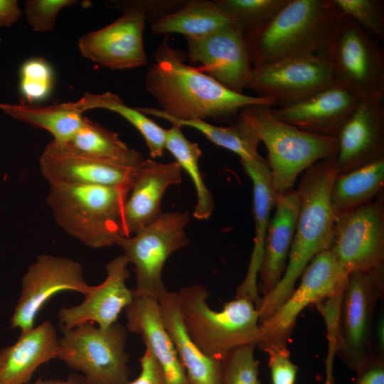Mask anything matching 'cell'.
<instances>
[{
    "label": "cell",
    "mask_w": 384,
    "mask_h": 384,
    "mask_svg": "<svg viewBox=\"0 0 384 384\" xmlns=\"http://www.w3.org/2000/svg\"><path fill=\"white\" fill-rule=\"evenodd\" d=\"M145 75V87L164 115L178 120L226 119L252 105H275L269 97L232 91L184 62L179 50L164 39Z\"/></svg>",
    "instance_id": "cell-1"
},
{
    "label": "cell",
    "mask_w": 384,
    "mask_h": 384,
    "mask_svg": "<svg viewBox=\"0 0 384 384\" xmlns=\"http://www.w3.org/2000/svg\"><path fill=\"white\" fill-rule=\"evenodd\" d=\"M336 175L332 157L314 163L302 173L297 189L299 212L287 267L277 284L260 299L257 307L260 323L291 295L310 261L329 249L336 218L330 195Z\"/></svg>",
    "instance_id": "cell-2"
},
{
    "label": "cell",
    "mask_w": 384,
    "mask_h": 384,
    "mask_svg": "<svg viewBox=\"0 0 384 384\" xmlns=\"http://www.w3.org/2000/svg\"><path fill=\"white\" fill-rule=\"evenodd\" d=\"M343 16L334 0H288L268 22L245 34L253 67L324 54Z\"/></svg>",
    "instance_id": "cell-3"
},
{
    "label": "cell",
    "mask_w": 384,
    "mask_h": 384,
    "mask_svg": "<svg viewBox=\"0 0 384 384\" xmlns=\"http://www.w3.org/2000/svg\"><path fill=\"white\" fill-rule=\"evenodd\" d=\"M131 188L87 184L49 185L47 204L54 220L85 245L100 249L124 237L123 212Z\"/></svg>",
    "instance_id": "cell-4"
},
{
    "label": "cell",
    "mask_w": 384,
    "mask_h": 384,
    "mask_svg": "<svg viewBox=\"0 0 384 384\" xmlns=\"http://www.w3.org/2000/svg\"><path fill=\"white\" fill-rule=\"evenodd\" d=\"M178 292L184 326L198 348L208 357L223 361L234 350L260 340L255 304L245 297L226 302L221 311L207 303V289L193 284Z\"/></svg>",
    "instance_id": "cell-5"
},
{
    "label": "cell",
    "mask_w": 384,
    "mask_h": 384,
    "mask_svg": "<svg viewBox=\"0 0 384 384\" xmlns=\"http://www.w3.org/2000/svg\"><path fill=\"white\" fill-rule=\"evenodd\" d=\"M238 117L254 130L267 150L277 198L292 189L297 177L314 163L334 156L337 138L312 134L277 118L270 106L252 105Z\"/></svg>",
    "instance_id": "cell-6"
},
{
    "label": "cell",
    "mask_w": 384,
    "mask_h": 384,
    "mask_svg": "<svg viewBox=\"0 0 384 384\" xmlns=\"http://www.w3.org/2000/svg\"><path fill=\"white\" fill-rule=\"evenodd\" d=\"M62 331L57 358L80 372L87 384L128 383L126 327L118 322L107 328L87 322Z\"/></svg>",
    "instance_id": "cell-7"
},
{
    "label": "cell",
    "mask_w": 384,
    "mask_h": 384,
    "mask_svg": "<svg viewBox=\"0 0 384 384\" xmlns=\"http://www.w3.org/2000/svg\"><path fill=\"white\" fill-rule=\"evenodd\" d=\"M384 287V265L348 275L341 294L336 333V354L358 373L375 358L372 326Z\"/></svg>",
    "instance_id": "cell-8"
},
{
    "label": "cell",
    "mask_w": 384,
    "mask_h": 384,
    "mask_svg": "<svg viewBox=\"0 0 384 384\" xmlns=\"http://www.w3.org/2000/svg\"><path fill=\"white\" fill-rule=\"evenodd\" d=\"M188 212H169L129 237L117 242L135 272L134 296L149 297L159 300L167 291L162 271L167 259L174 252L188 244L186 228Z\"/></svg>",
    "instance_id": "cell-9"
},
{
    "label": "cell",
    "mask_w": 384,
    "mask_h": 384,
    "mask_svg": "<svg viewBox=\"0 0 384 384\" xmlns=\"http://www.w3.org/2000/svg\"><path fill=\"white\" fill-rule=\"evenodd\" d=\"M348 275L329 249L317 254L304 270L300 283L291 295L260 323V340L257 347L265 352L287 347L301 312L311 304L341 294Z\"/></svg>",
    "instance_id": "cell-10"
},
{
    "label": "cell",
    "mask_w": 384,
    "mask_h": 384,
    "mask_svg": "<svg viewBox=\"0 0 384 384\" xmlns=\"http://www.w3.org/2000/svg\"><path fill=\"white\" fill-rule=\"evenodd\" d=\"M337 80L365 101L384 98V52L363 28L343 16L324 53Z\"/></svg>",
    "instance_id": "cell-11"
},
{
    "label": "cell",
    "mask_w": 384,
    "mask_h": 384,
    "mask_svg": "<svg viewBox=\"0 0 384 384\" xmlns=\"http://www.w3.org/2000/svg\"><path fill=\"white\" fill-rule=\"evenodd\" d=\"M329 250L348 273L384 265V194L335 218Z\"/></svg>",
    "instance_id": "cell-12"
},
{
    "label": "cell",
    "mask_w": 384,
    "mask_h": 384,
    "mask_svg": "<svg viewBox=\"0 0 384 384\" xmlns=\"http://www.w3.org/2000/svg\"><path fill=\"white\" fill-rule=\"evenodd\" d=\"M122 14L111 23L87 33L78 41L82 56L110 70L144 66L148 59L143 34L147 21L135 0L112 1Z\"/></svg>",
    "instance_id": "cell-13"
},
{
    "label": "cell",
    "mask_w": 384,
    "mask_h": 384,
    "mask_svg": "<svg viewBox=\"0 0 384 384\" xmlns=\"http://www.w3.org/2000/svg\"><path fill=\"white\" fill-rule=\"evenodd\" d=\"M92 289L85 279L81 264L73 259L41 254L21 278V287L13 314L11 328L26 331L34 327L35 320L45 304L65 291L86 296Z\"/></svg>",
    "instance_id": "cell-14"
},
{
    "label": "cell",
    "mask_w": 384,
    "mask_h": 384,
    "mask_svg": "<svg viewBox=\"0 0 384 384\" xmlns=\"http://www.w3.org/2000/svg\"><path fill=\"white\" fill-rule=\"evenodd\" d=\"M328 58L321 53L253 67L246 88L279 107L295 102L336 82Z\"/></svg>",
    "instance_id": "cell-15"
},
{
    "label": "cell",
    "mask_w": 384,
    "mask_h": 384,
    "mask_svg": "<svg viewBox=\"0 0 384 384\" xmlns=\"http://www.w3.org/2000/svg\"><path fill=\"white\" fill-rule=\"evenodd\" d=\"M188 58L201 71L239 93L246 88L253 70L245 33L236 25L198 39L186 38Z\"/></svg>",
    "instance_id": "cell-16"
},
{
    "label": "cell",
    "mask_w": 384,
    "mask_h": 384,
    "mask_svg": "<svg viewBox=\"0 0 384 384\" xmlns=\"http://www.w3.org/2000/svg\"><path fill=\"white\" fill-rule=\"evenodd\" d=\"M361 101L353 90L337 81L301 100L272 109V112L300 129L336 137Z\"/></svg>",
    "instance_id": "cell-17"
},
{
    "label": "cell",
    "mask_w": 384,
    "mask_h": 384,
    "mask_svg": "<svg viewBox=\"0 0 384 384\" xmlns=\"http://www.w3.org/2000/svg\"><path fill=\"white\" fill-rule=\"evenodd\" d=\"M39 169L49 185L87 184L132 188L139 168L107 163L51 141L39 158Z\"/></svg>",
    "instance_id": "cell-18"
},
{
    "label": "cell",
    "mask_w": 384,
    "mask_h": 384,
    "mask_svg": "<svg viewBox=\"0 0 384 384\" xmlns=\"http://www.w3.org/2000/svg\"><path fill=\"white\" fill-rule=\"evenodd\" d=\"M128 264L123 255L110 260L106 265V277L101 284L92 286L81 303L59 310L61 329H71L87 322L107 328L116 323L134 298L133 289L127 286L129 277Z\"/></svg>",
    "instance_id": "cell-19"
},
{
    "label": "cell",
    "mask_w": 384,
    "mask_h": 384,
    "mask_svg": "<svg viewBox=\"0 0 384 384\" xmlns=\"http://www.w3.org/2000/svg\"><path fill=\"white\" fill-rule=\"evenodd\" d=\"M333 158L337 174L384 159L382 102L361 100L337 136Z\"/></svg>",
    "instance_id": "cell-20"
},
{
    "label": "cell",
    "mask_w": 384,
    "mask_h": 384,
    "mask_svg": "<svg viewBox=\"0 0 384 384\" xmlns=\"http://www.w3.org/2000/svg\"><path fill=\"white\" fill-rule=\"evenodd\" d=\"M182 181V169L176 161L161 163L144 159L139 167L123 212L124 237H129L156 220L166 189Z\"/></svg>",
    "instance_id": "cell-21"
},
{
    "label": "cell",
    "mask_w": 384,
    "mask_h": 384,
    "mask_svg": "<svg viewBox=\"0 0 384 384\" xmlns=\"http://www.w3.org/2000/svg\"><path fill=\"white\" fill-rule=\"evenodd\" d=\"M124 311L127 331L141 336L146 349L161 366L169 384H189L163 322L159 300L134 296Z\"/></svg>",
    "instance_id": "cell-22"
},
{
    "label": "cell",
    "mask_w": 384,
    "mask_h": 384,
    "mask_svg": "<svg viewBox=\"0 0 384 384\" xmlns=\"http://www.w3.org/2000/svg\"><path fill=\"white\" fill-rule=\"evenodd\" d=\"M240 161L252 183L255 238L247 271L244 280L237 289L235 297H247L257 306L261 299L257 288L258 272L262 263L270 214L272 208H275L277 196L272 187L271 171L266 160L262 157Z\"/></svg>",
    "instance_id": "cell-23"
},
{
    "label": "cell",
    "mask_w": 384,
    "mask_h": 384,
    "mask_svg": "<svg viewBox=\"0 0 384 384\" xmlns=\"http://www.w3.org/2000/svg\"><path fill=\"white\" fill-rule=\"evenodd\" d=\"M300 201L294 188L279 195L270 218L265 240L258 277L263 295L277 284L285 271L297 227Z\"/></svg>",
    "instance_id": "cell-24"
},
{
    "label": "cell",
    "mask_w": 384,
    "mask_h": 384,
    "mask_svg": "<svg viewBox=\"0 0 384 384\" xmlns=\"http://www.w3.org/2000/svg\"><path fill=\"white\" fill-rule=\"evenodd\" d=\"M59 338L50 320L20 333L0 349V384H27L38 368L57 358Z\"/></svg>",
    "instance_id": "cell-25"
},
{
    "label": "cell",
    "mask_w": 384,
    "mask_h": 384,
    "mask_svg": "<svg viewBox=\"0 0 384 384\" xmlns=\"http://www.w3.org/2000/svg\"><path fill=\"white\" fill-rule=\"evenodd\" d=\"M162 320L189 384H222L223 363L206 356L184 326L178 292L166 291L159 299Z\"/></svg>",
    "instance_id": "cell-26"
},
{
    "label": "cell",
    "mask_w": 384,
    "mask_h": 384,
    "mask_svg": "<svg viewBox=\"0 0 384 384\" xmlns=\"http://www.w3.org/2000/svg\"><path fill=\"white\" fill-rule=\"evenodd\" d=\"M231 25H236L235 20L214 1L189 0L177 11L151 21L150 30L155 35L180 33L198 39Z\"/></svg>",
    "instance_id": "cell-27"
},
{
    "label": "cell",
    "mask_w": 384,
    "mask_h": 384,
    "mask_svg": "<svg viewBox=\"0 0 384 384\" xmlns=\"http://www.w3.org/2000/svg\"><path fill=\"white\" fill-rule=\"evenodd\" d=\"M383 187L384 159L337 174L330 195L336 217L369 203Z\"/></svg>",
    "instance_id": "cell-28"
},
{
    "label": "cell",
    "mask_w": 384,
    "mask_h": 384,
    "mask_svg": "<svg viewBox=\"0 0 384 384\" xmlns=\"http://www.w3.org/2000/svg\"><path fill=\"white\" fill-rule=\"evenodd\" d=\"M62 144L94 159L130 169L139 168L144 160L142 154L129 148L117 133L86 117L75 134Z\"/></svg>",
    "instance_id": "cell-29"
},
{
    "label": "cell",
    "mask_w": 384,
    "mask_h": 384,
    "mask_svg": "<svg viewBox=\"0 0 384 384\" xmlns=\"http://www.w3.org/2000/svg\"><path fill=\"white\" fill-rule=\"evenodd\" d=\"M0 109L6 115L23 122L49 132L53 142H68L84 123L82 112L73 107L71 102L48 106L27 104L1 103Z\"/></svg>",
    "instance_id": "cell-30"
},
{
    "label": "cell",
    "mask_w": 384,
    "mask_h": 384,
    "mask_svg": "<svg viewBox=\"0 0 384 384\" xmlns=\"http://www.w3.org/2000/svg\"><path fill=\"white\" fill-rule=\"evenodd\" d=\"M147 116L165 119L172 125L188 127L200 132L206 138L217 146L230 151L239 156L240 160H251L262 158L258 153L260 140L254 130L238 117V122L230 126H216L205 120H178L162 114L155 107H137Z\"/></svg>",
    "instance_id": "cell-31"
},
{
    "label": "cell",
    "mask_w": 384,
    "mask_h": 384,
    "mask_svg": "<svg viewBox=\"0 0 384 384\" xmlns=\"http://www.w3.org/2000/svg\"><path fill=\"white\" fill-rule=\"evenodd\" d=\"M72 103L74 107L82 112L92 109H104L119 114L142 134L152 159L163 156L165 150V129L137 107L127 105L117 95L110 92L101 94L85 92L78 101Z\"/></svg>",
    "instance_id": "cell-32"
},
{
    "label": "cell",
    "mask_w": 384,
    "mask_h": 384,
    "mask_svg": "<svg viewBox=\"0 0 384 384\" xmlns=\"http://www.w3.org/2000/svg\"><path fill=\"white\" fill-rule=\"evenodd\" d=\"M165 149H167L190 176L196 193V204L193 215L198 220H207L215 208L211 192L207 187L199 169V159L202 151L196 142H190L181 128L172 125L165 129Z\"/></svg>",
    "instance_id": "cell-33"
},
{
    "label": "cell",
    "mask_w": 384,
    "mask_h": 384,
    "mask_svg": "<svg viewBox=\"0 0 384 384\" xmlns=\"http://www.w3.org/2000/svg\"><path fill=\"white\" fill-rule=\"evenodd\" d=\"M288 0H215V4L230 16L245 34L272 18Z\"/></svg>",
    "instance_id": "cell-34"
},
{
    "label": "cell",
    "mask_w": 384,
    "mask_h": 384,
    "mask_svg": "<svg viewBox=\"0 0 384 384\" xmlns=\"http://www.w3.org/2000/svg\"><path fill=\"white\" fill-rule=\"evenodd\" d=\"M54 85V74L50 65L43 58H31L19 70V90L28 104L47 98Z\"/></svg>",
    "instance_id": "cell-35"
},
{
    "label": "cell",
    "mask_w": 384,
    "mask_h": 384,
    "mask_svg": "<svg viewBox=\"0 0 384 384\" xmlns=\"http://www.w3.org/2000/svg\"><path fill=\"white\" fill-rule=\"evenodd\" d=\"M343 15L356 22L369 34L384 39L383 1L380 0H334Z\"/></svg>",
    "instance_id": "cell-36"
},
{
    "label": "cell",
    "mask_w": 384,
    "mask_h": 384,
    "mask_svg": "<svg viewBox=\"0 0 384 384\" xmlns=\"http://www.w3.org/2000/svg\"><path fill=\"white\" fill-rule=\"evenodd\" d=\"M255 344L240 347L222 361V384H260Z\"/></svg>",
    "instance_id": "cell-37"
},
{
    "label": "cell",
    "mask_w": 384,
    "mask_h": 384,
    "mask_svg": "<svg viewBox=\"0 0 384 384\" xmlns=\"http://www.w3.org/2000/svg\"><path fill=\"white\" fill-rule=\"evenodd\" d=\"M76 2L75 0H27L24 3L23 12L33 31L50 32L55 27L58 13Z\"/></svg>",
    "instance_id": "cell-38"
},
{
    "label": "cell",
    "mask_w": 384,
    "mask_h": 384,
    "mask_svg": "<svg viewBox=\"0 0 384 384\" xmlns=\"http://www.w3.org/2000/svg\"><path fill=\"white\" fill-rule=\"evenodd\" d=\"M269 356L268 366L272 384H294L298 366L290 359V352L287 347L267 351Z\"/></svg>",
    "instance_id": "cell-39"
},
{
    "label": "cell",
    "mask_w": 384,
    "mask_h": 384,
    "mask_svg": "<svg viewBox=\"0 0 384 384\" xmlns=\"http://www.w3.org/2000/svg\"><path fill=\"white\" fill-rule=\"evenodd\" d=\"M139 362V375L127 384H169L161 366L147 349H145Z\"/></svg>",
    "instance_id": "cell-40"
},
{
    "label": "cell",
    "mask_w": 384,
    "mask_h": 384,
    "mask_svg": "<svg viewBox=\"0 0 384 384\" xmlns=\"http://www.w3.org/2000/svg\"><path fill=\"white\" fill-rule=\"evenodd\" d=\"M357 374L352 384H384L383 358L381 356H375L369 365Z\"/></svg>",
    "instance_id": "cell-41"
},
{
    "label": "cell",
    "mask_w": 384,
    "mask_h": 384,
    "mask_svg": "<svg viewBox=\"0 0 384 384\" xmlns=\"http://www.w3.org/2000/svg\"><path fill=\"white\" fill-rule=\"evenodd\" d=\"M21 14L16 0H0V28L11 26L18 21Z\"/></svg>",
    "instance_id": "cell-42"
},
{
    "label": "cell",
    "mask_w": 384,
    "mask_h": 384,
    "mask_svg": "<svg viewBox=\"0 0 384 384\" xmlns=\"http://www.w3.org/2000/svg\"><path fill=\"white\" fill-rule=\"evenodd\" d=\"M27 384H87L81 374L72 373L66 379H43L40 378L34 382Z\"/></svg>",
    "instance_id": "cell-43"
},
{
    "label": "cell",
    "mask_w": 384,
    "mask_h": 384,
    "mask_svg": "<svg viewBox=\"0 0 384 384\" xmlns=\"http://www.w3.org/2000/svg\"><path fill=\"white\" fill-rule=\"evenodd\" d=\"M328 353L325 361L326 378L324 384H334L335 381L333 375V363L334 358L336 355L335 343L332 341H328Z\"/></svg>",
    "instance_id": "cell-44"
}]
</instances>
